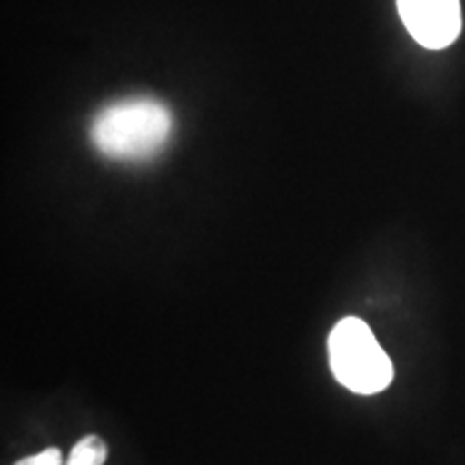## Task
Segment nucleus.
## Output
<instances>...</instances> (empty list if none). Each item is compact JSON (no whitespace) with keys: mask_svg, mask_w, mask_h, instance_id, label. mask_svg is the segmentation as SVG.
Returning a JSON list of instances; mask_svg holds the SVG:
<instances>
[{"mask_svg":"<svg viewBox=\"0 0 465 465\" xmlns=\"http://www.w3.org/2000/svg\"><path fill=\"white\" fill-rule=\"evenodd\" d=\"M173 114L153 97H127L108 104L93 119L91 141L102 155L119 162H143L164 149Z\"/></svg>","mask_w":465,"mask_h":465,"instance_id":"obj_1","label":"nucleus"},{"mask_svg":"<svg viewBox=\"0 0 465 465\" xmlns=\"http://www.w3.org/2000/svg\"><path fill=\"white\" fill-rule=\"evenodd\" d=\"M108 459V446L100 435H84L74 444L65 465H104Z\"/></svg>","mask_w":465,"mask_h":465,"instance_id":"obj_4","label":"nucleus"},{"mask_svg":"<svg viewBox=\"0 0 465 465\" xmlns=\"http://www.w3.org/2000/svg\"><path fill=\"white\" fill-rule=\"evenodd\" d=\"M332 375L356 394H377L391 386L394 369L373 330L358 317H345L328 339Z\"/></svg>","mask_w":465,"mask_h":465,"instance_id":"obj_2","label":"nucleus"},{"mask_svg":"<svg viewBox=\"0 0 465 465\" xmlns=\"http://www.w3.org/2000/svg\"><path fill=\"white\" fill-rule=\"evenodd\" d=\"M14 465H65V461H63L61 450L52 446V449H45L42 452H37V455L20 459V461H15Z\"/></svg>","mask_w":465,"mask_h":465,"instance_id":"obj_5","label":"nucleus"},{"mask_svg":"<svg viewBox=\"0 0 465 465\" xmlns=\"http://www.w3.org/2000/svg\"><path fill=\"white\" fill-rule=\"evenodd\" d=\"M397 5L405 28L424 48H449L461 33L459 0H397Z\"/></svg>","mask_w":465,"mask_h":465,"instance_id":"obj_3","label":"nucleus"}]
</instances>
